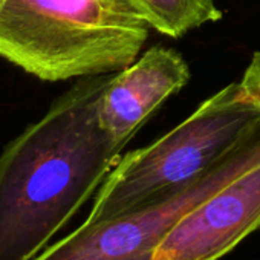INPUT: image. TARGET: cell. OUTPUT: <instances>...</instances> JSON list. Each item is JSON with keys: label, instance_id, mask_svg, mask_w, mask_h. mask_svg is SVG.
Here are the masks:
<instances>
[{"label": "cell", "instance_id": "ba28073f", "mask_svg": "<svg viewBox=\"0 0 260 260\" xmlns=\"http://www.w3.org/2000/svg\"><path fill=\"white\" fill-rule=\"evenodd\" d=\"M239 83L246 98L260 109V51L254 52Z\"/></svg>", "mask_w": 260, "mask_h": 260}, {"label": "cell", "instance_id": "6da1fadb", "mask_svg": "<svg viewBox=\"0 0 260 260\" xmlns=\"http://www.w3.org/2000/svg\"><path fill=\"white\" fill-rule=\"evenodd\" d=\"M110 77L80 78L0 155V260L36 258L121 158L98 119Z\"/></svg>", "mask_w": 260, "mask_h": 260}, {"label": "cell", "instance_id": "8992f818", "mask_svg": "<svg viewBox=\"0 0 260 260\" xmlns=\"http://www.w3.org/2000/svg\"><path fill=\"white\" fill-rule=\"evenodd\" d=\"M190 80V68L179 52L153 46L132 64L113 72L98 106V119L104 132L121 147L144 122L179 92Z\"/></svg>", "mask_w": 260, "mask_h": 260}, {"label": "cell", "instance_id": "9c48e42d", "mask_svg": "<svg viewBox=\"0 0 260 260\" xmlns=\"http://www.w3.org/2000/svg\"><path fill=\"white\" fill-rule=\"evenodd\" d=\"M4 2H5V0H0V5H2V4H4Z\"/></svg>", "mask_w": 260, "mask_h": 260}, {"label": "cell", "instance_id": "7a4b0ae2", "mask_svg": "<svg viewBox=\"0 0 260 260\" xmlns=\"http://www.w3.org/2000/svg\"><path fill=\"white\" fill-rule=\"evenodd\" d=\"M149 29L124 0H5L0 57L45 81L113 74L138 58Z\"/></svg>", "mask_w": 260, "mask_h": 260}, {"label": "cell", "instance_id": "277c9868", "mask_svg": "<svg viewBox=\"0 0 260 260\" xmlns=\"http://www.w3.org/2000/svg\"><path fill=\"white\" fill-rule=\"evenodd\" d=\"M260 164V127L188 185L130 213L84 220L32 260H152L167 233L208 196Z\"/></svg>", "mask_w": 260, "mask_h": 260}, {"label": "cell", "instance_id": "3957f363", "mask_svg": "<svg viewBox=\"0 0 260 260\" xmlns=\"http://www.w3.org/2000/svg\"><path fill=\"white\" fill-rule=\"evenodd\" d=\"M260 127V109L230 83L146 147L118 159L95 193L87 220L116 217L188 185Z\"/></svg>", "mask_w": 260, "mask_h": 260}, {"label": "cell", "instance_id": "5b68a950", "mask_svg": "<svg viewBox=\"0 0 260 260\" xmlns=\"http://www.w3.org/2000/svg\"><path fill=\"white\" fill-rule=\"evenodd\" d=\"M260 230V164L208 196L164 237L152 260H219Z\"/></svg>", "mask_w": 260, "mask_h": 260}, {"label": "cell", "instance_id": "52a82bcc", "mask_svg": "<svg viewBox=\"0 0 260 260\" xmlns=\"http://www.w3.org/2000/svg\"><path fill=\"white\" fill-rule=\"evenodd\" d=\"M141 20L158 32L179 39L205 23L222 19L214 0H124Z\"/></svg>", "mask_w": 260, "mask_h": 260}]
</instances>
